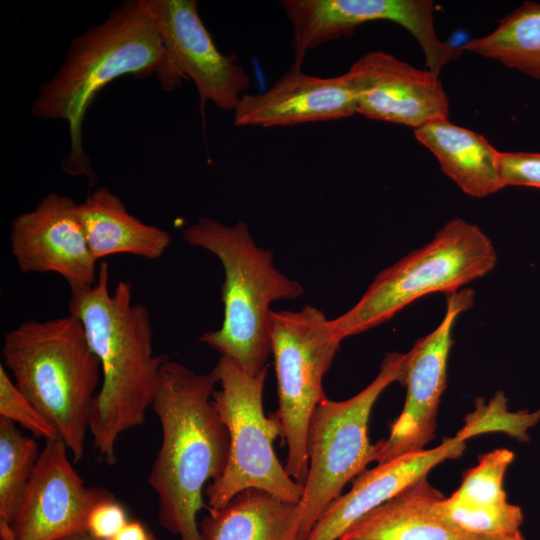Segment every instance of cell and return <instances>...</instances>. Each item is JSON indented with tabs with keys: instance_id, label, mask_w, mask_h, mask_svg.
Here are the masks:
<instances>
[{
	"instance_id": "1",
	"label": "cell",
	"mask_w": 540,
	"mask_h": 540,
	"mask_svg": "<svg viewBox=\"0 0 540 540\" xmlns=\"http://www.w3.org/2000/svg\"><path fill=\"white\" fill-rule=\"evenodd\" d=\"M124 76L155 77L167 92L185 80L163 44L148 0L123 1L75 36L31 105L34 117L67 123L69 150L62 169L70 176H85L90 185L96 174L83 145L87 111L108 84Z\"/></svg>"
},
{
	"instance_id": "2",
	"label": "cell",
	"mask_w": 540,
	"mask_h": 540,
	"mask_svg": "<svg viewBox=\"0 0 540 540\" xmlns=\"http://www.w3.org/2000/svg\"><path fill=\"white\" fill-rule=\"evenodd\" d=\"M69 314L81 322L100 363L89 432L97 454L113 465L120 435L145 422L167 357L153 352L150 314L132 301V284L120 281L110 292L106 262L92 287L71 291Z\"/></svg>"
},
{
	"instance_id": "3",
	"label": "cell",
	"mask_w": 540,
	"mask_h": 540,
	"mask_svg": "<svg viewBox=\"0 0 540 540\" xmlns=\"http://www.w3.org/2000/svg\"><path fill=\"white\" fill-rule=\"evenodd\" d=\"M217 380L168 358L151 409L161 426V445L148 476L158 496L159 523L180 540H202L197 514L203 489L225 470L230 441L213 404Z\"/></svg>"
},
{
	"instance_id": "4",
	"label": "cell",
	"mask_w": 540,
	"mask_h": 540,
	"mask_svg": "<svg viewBox=\"0 0 540 540\" xmlns=\"http://www.w3.org/2000/svg\"><path fill=\"white\" fill-rule=\"evenodd\" d=\"M2 356L18 390L56 427L73 462L84 455L99 360L72 315L29 320L4 335Z\"/></svg>"
},
{
	"instance_id": "5",
	"label": "cell",
	"mask_w": 540,
	"mask_h": 540,
	"mask_svg": "<svg viewBox=\"0 0 540 540\" xmlns=\"http://www.w3.org/2000/svg\"><path fill=\"white\" fill-rule=\"evenodd\" d=\"M182 235L188 244L214 254L225 273L223 323L220 329L204 333L200 341L232 359L245 373L260 374L271 354L270 305L301 296L302 285L274 266L272 252L256 245L243 221L227 226L202 218Z\"/></svg>"
},
{
	"instance_id": "6",
	"label": "cell",
	"mask_w": 540,
	"mask_h": 540,
	"mask_svg": "<svg viewBox=\"0 0 540 540\" xmlns=\"http://www.w3.org/2000/svg\"><path fill=\"white\" fill-rule=\"evenodd\" d=\"M491 239L476 224L454 218L424 246L379 272L357 303L330 320L342 341L376 327L421 297L447 295L490 273L497 264Z\"/></svg>"
},
{
	"instance_id": "7",
	"label": "cell",
	"mask_w": 540,
	"mask_h": 540,
	"mask_svg": "<svg viewBox=\"0 0 540 540\" xmlns=\"http://www.w3.org/2000/svg\"><path fill=\"white\" fill-rule=\"evenodd\" d=\"M211 372L220 386L213 404L228 431L230 449L225 470L204 491L210 508L219 509L250 488L299 503L303 485L287 473L273 448L282 436L281 424L275 414L268 417L263 409L267 368L252 376L221 355Z\"/></svg>"
},
{
	"instance_id": "8",
	"label": "cell",
	"mask_w": 540,
	"mask_h": 540,
	"mask_svg": "<svg viewBox=\"0 0 540 540\" xmlns=\"http://www.w3.org/2000/svg\"><path fill=\"white\" fill-rule=\"evenodd\" d=\"M406 353L389 352L376 377L356 395L341 401L324 397L307 433L308 474L299 507V540H306L342 489L376 461L370 442V415L384 390L401 381Z\"/></svg>"
},
{
	"instance_id": "9",
	"label": "cell",
	"mask_w": 540,
	"mask_h": 540,
	"mask_svg": "<svg viewBox=\"0 0 540 540\" xmlns=\"http://www.w3.org/2000/svg\"><path fill=\"white\" fill-rule=\"evenodd\" d=\"M271 354L277 378L275 413L287 446L285 469L298 483L308 474L307 433L314 410L326 397L322 382L340 347L324 313L310 305L272 311Z\"/></svg>"
},
{
	"instance_id": "10",
	"label": "cell",
	"mask_w": 540,
	"mask_h": 540,
	"mask_svg": "<svg viewBox=\"0 0 540 540\" xmlns=\"http://www.w3.org/2000/svg\"><path fill=\"white\" fill-rule=\"evenodd\" d=\"M524 429V414L509 410L503 391H497L488 402L477 398L474 410L454 436L444 438L434 448L405 453L364 470L350 490L326 508L306 540H339L365 514L427 477L440 463L460 457L472 437L499 432L517 439Z\"/></svg>"
},
{
	"instance_id": "11",
	"label": "cell",
	"mask_w": 540,
	"mask_h": 540,
	"mask_svg": "<svg viewBox=\"0 0 540 540\" xmlns=\"http://www.w3.org/2000/svg\"><path fill=\"white\" fill-rule=\"evenodd\" d=\"M279 3L291 24V68L294 69H301L309 51L350 36L365 23L380 20L408 30L420 44L429 70L438 76L462 51L438 39L434 5L430 0H282Z\"/></svg>"
},
{
	"instance_id": "12",
	"label": "cell",
	"mask_w": 540,
	"mask_h": 540,
	"mask_svg": "<svg viewBox=\"0 0 540 540\" xmlns=\"http://www.w3.org/2000/svg\"><path fill=\"white\" fill-rule=\"evenodd\" d=\"M473 297L470 289L449 294L441 322L416 340L406 353L400 381L406 387L405 402L388 437L375 443L377 464L423 450L434 439L438 410L447 386L453 326L458 316L472 306Z\"/></svg>"
},
{
	"instance_id": "13",
	"label": "cell",
	"mask_w": 540,
	"mask_h": 540,
	"mask_svg": "<svg viewBox=\"0 0 540 540\" xmlns=\"http://www.w3.org/2000/svg\"><path fill=\"white\" fill-rule=\"evenodd\" d=\"M10 248L23 273L53 272L71 291L92 287L97 260L92 255L78 212L69 196L50 193L34 209L15 217Z\"/></svg>"
},
{
	"instance_id": "14",
	"label": "cell",
	"mask_w": 540,
	"mask_h": 540,
	"mask_svg": "<svg viewBox=\"0 0 540 540\" xmlns=\"http://www.w3.org/2000/svg\"><path fill=\"white\" fill-rule=\"evenodd\" d=\"M163 44L178 71L190 79L201 107L233 111L250 85L235 55H225L204 25L196 0H148Z\"/></svg>"
},
{
	"instance_id": "15",
	"label": "cell",
	"mask_w": 540,
	"mask_h": 540,
	"mask_svg": "<svg viewBox=\"0 0 540 540\" xmlns=\"http://www.w3.org/2000/svg\"><path fill=\"white\" fill-rule=\"evenodd\" d=\"M69 453L60 436L45 441L13 525L15 540H58L86 531L91 509L115 497L86 486Z\"/></svg>"
},
{
	"instance_id": "16",
	"label": "cell",
	"mask_w": 540,
	"mask_h": 540,
	"mask_svg": "<svg viewBox=\"0 0 540 540\" xmlns=\"http://www.w3.org/2000/svg\"><path fill=\"white\" fill-rule=\"evenodd\" d=\"M353 91L356 113L414 127L448 119L449 101L438 75L417 69L383 51H371L344 73Z\"/></svg>"
},
{
	"instance_id": "17",
	"label": "cell",
	"mask_w": 540,
	"mask_h": 540,
	"mask_svg": "<svg viewBox=\"0 0 540 540\" xmlns=\"http://www.w3.org/2000/svg\"><path fill=\"white\" fill-rule=\"evenodd\" d=\"M239 127H281L351 117L353 91L345 74L319 77L290 68L267 90L246 93L234 110Z\"/></svg>"
},
{
	"instance_id": "18",
	"label": "cell",
	"mask_w": 540,
	"mask_h": 540,
	"mask_svg": "<svg viewBox=\"0 0 540 540\" xmlns=\"http://www.w3.org/2000/svg\"><path fill=\"white\" fill-rule=\"evenodd\" d=\"M444 497L422 478L365 514L339 540H496L456 524L443 510Z\"/></svg>"
},
{
	"instance_id": "19",
	"label": "cell",
	"mask_w": 540,
	"mask_h": 540,
	"mask_svg": "<svg viewBox=\"0 0 540 540\" xmlns=\"http://www.w3.org/2000/svg\"><path fill=\"white\" fill-rule=\"evenodd\" d=\"M84 233L94 258L131 254L160 258L171 243L170 234L132 215L108 187L101 186L78 203Z\"/></svg>"
},
{
	"instance_id": "20",
	"label": "cell",
	"mask_w": 540,
	"mask_h": 540,
	"mask_svg": "<svg viewBox=\"0 0 540 540\" xmlns=\"http://www.w3.org/2000/svg\"><path fill=\"white\" fill-rule=\"evenodd\" d=\"M416 139L437 158L442 171L472 197H486L504 188L498 151L482 135L435 119L415 129Z\"/></svg>"
},
{
	"instance_id": "21",
	"label": "cell",
	"mask_w": 540,
	"mask_h": 540,
	"mask_svg": "<svg viewBox=\"0 0 540 540\" xmlns=\"http://www.w3.org/2000/svg\"><path fill=\"white\" fill-rule=\"evenodd\" d=\"M199 529L202 540H299V507L250 488L210 508Z\"/></svg>"
},
{
	"instance_id": "22",
	"label": "cell",
	"mask_w": 540,
	"mask_h": 540,
	"mask_svg": "<svg viewBox=\"0 0 540 540\" xmlns=\"http://www.w3.org/2000/svg\"><path fill=\"white\" fill-rule=\"evenodd\" d=\"M461 49L540 80V3L524 2L501 19L493 32Z\"/></svg>"
},
{
	"instance_id": "23",
	"label": "cell",
	"mask_w": 540,
	"mask_h": 540,
	"mask_svg": "<svg viewBox=\"0 0 540 540\" xmlns=\"http://www.w3.org/2000/svg\"><path fill=\"white\" fill-rule=\"evenodd\" d=\"M35 438L0 417V537L15 540L13 525L39 457Z\"/></svg>"
},
{
	"instance_id": "24",
	"label": "cell",
	"mask_w": 540,
	"mask_h": 540,
	"mask_svg": "<svg viewBox=\"0 0 540 540\" xmlns=\"http://www.w3.org/2000/svg\"><path fill=\"white\" fill-rule=\"evenodd\" d=\"M515 454L497 448L478 457L477 463L465 470L458 488L445 498L449 510L461 512H493L506 508L504 480Z\"/></svg>"
},
{
	"instance_id": "25",
	"label": "cell",
	"mask_w": 540,
	"mask_h": 540,
	"mask_svg": "<svg viewBox=\"0 0 540 540\" xmlns=\"http://www.w3.org/2000/svg\"><path fill=\"white\" fill-rule=\"evenodd\" d=\"M0 417L18 423L34 438L48 439L59 436L51 423L16 387L4 365H0Z\"/></svg>"
},
{
	"instance_id": "26",
	"label": "cell",
	"mask_w": 540,
	"mask_h": 540,
	"mask_svg": "<svg viewBox=\"0 0 540 540\" xmlns=\"http://www.w3.org/2000/svg\"><path fill=\"white\" fill-rule=\"evenodd\" d=\"M498 171L504 186L540 188V153L500 152Z\"/></svg>"
},
{
	"instance_id": "27",
	"label": "cell",
	"mask_w": 540,
	"mask_h": 540,
	"mask_svg": "<svg viewBox=\"0 0 540 540\" xmlns=\"http://www.w3.org/2000/svg\"><path fill=\"white\" fill-rule=\"evenodd\" d=\"M129 522L127 512L115 497L96 504L90 511L86 531L94 540H112Z\"/></svg>"
},
{
	"instance_id": "28",
	"label": "cell",
	"mask_w": 540,
	"mask_h": 540,
	"mask_svg": "<svg viewBox=\"0 0 540 540\" xmlns=\"http://www.w3.org/2000/svg\"><path fill=\"white\" fill-rule=\"evenodd\" d=\"M112 540H158L141 522L130 521Z\"/></svg>"
},
{
	"instance_id": "29",
	"label": "cell",
	"mask_w": 540,
	"mask_h": 540,
	"mask_svg": "<svg viewBox=\"0 0 540 540\" xmlns=\"http://www.w3.org/2000/svg\"><path fill=\"white\" fill-rule=\"evenodd\" d=\"M58 540H94L87 531H82L79 533H75L66 537H63Z\"/></svg>"
}]
</instances>
